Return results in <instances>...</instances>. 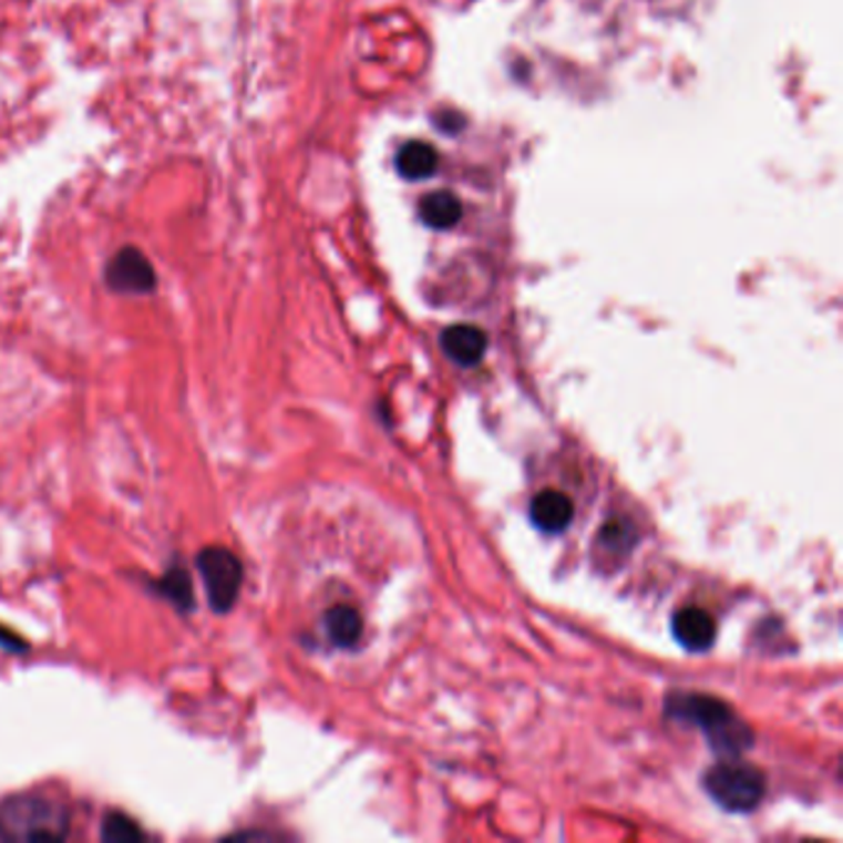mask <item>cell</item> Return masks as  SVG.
I'll use <instances>...</instances> for the list:
<instances>
[{
    "instance_id": "cell-1",
    "label": "cell",
    "mask_w": 843,
    "mask_h": 843,
    "mask_svg": "<svg viewBox=\"0 0 843 843\" xmlns=\"http://www.w3.org/2000/svg\"><path fill=\"white\" fill-rule=\"evenodd\" d=\"M70 831L65 806L40 796H18L0 806V836L16 841H58Z\"/></svg>"
},
{
    "instance_id": "cell-2",
    "label": "cell",
    "mask_w": 843,
    "mask_h": 843,
    "mask_svg": "<svg viewBox=\"0 0 843 843\" xmlns=\"http://www.w3.org/2000/svg\"><path fill=\"white\" fill-rule=\"evenodd\" d=\"M708 794L722 809L732 814H744V811L757 809L764 796V777L752 764L742 762H722L715 764L708 774L702 777Z\"/></svg>"
},
{
    "instance_id": "cell-3",
    "label": "cell",
    "mask_w": 843,
    "mask_h": 843,
    "mask_svg": "<svg viewBox=\"0 0 843 843\" xmlns=\"http://www.w3.org/2000/svg\"><path fill=\"white\" fill-rule=\"evenodd\" d=\"M198 572L206 586L208 604L216 614H228L236 606L243 586V564L226 547H206L198 554Z\"/></svg>"
},
{
    "instance_id": "cell-4",
    "label": "cell",
    "mask_w": 843,
    "mask_h": 843,
    "mask_svg": "<svg viewBox=\"0 0 843 843\" xmlns=\"http://www.w3.org/2000/svg\"><path fill=\"white\" fill-rule=\"evenodd\" d=\"M106 285L114 292L124 295H146L156 287L154 265L136 248H124L106 265Z\"/></svg>"
},
{
    "instance_id": "cell-5",
    "label": "cell",
    "mask_w": 843,
    "mask_h": 843,
    "mask_svg": "<svg viewBox=\"0 0 843 843\" xmlns=\"http://www.w3.org/2000/svg\"><path fill=\"white\" fill-rule=\"evenodd\" d=\"M666 706L670 718L698 724L706 734L734 715L722 700H715L710 696H682L680 692V696L668 698Z\"/></svg>"
},
{
    "instance_id": "cell-6",
    "label": "cell",
    "mask_w": 843,
    "mask_h": 843,
    "mask_svg": "<svg viewBox=\"0 0 843 843\" xmlns=\"http://www.w3.org/2000/svg\"><path fill=\"white\" fill-rule=\"evenodd\" d=\"M674 636L690 654H702V650H708L715 644L718 624H715V618L706 608L686 606L674 616Z\"/></svg>"
},
{
    "instance_id": "cell-7",
    "label": "cell",
    "mask_w": 843,
    "mask_h": 843,
    "mask_svg": "<svg viewBox=\"0 0 843 843\" xmlns=\"http://www.w3.org/2000/svg\"><path fill=\"white\" fill-rule=\"evenodd\" d=\"M441 347L445 357L455 361L458 367H475L483 361L487 349V337L483 329L473 325H453L441 335Z\"/></svg>"
},
{
    "instance_id": "cell-8",
    "label": "cell",
    "mask_w": 843,
    "mask_h": 843,
    "mask_svg": "<svg viewBox=\"0 0 843 843\" xmlns=\"http://www.w3.org/2000/svg\"><path fill=\"white\" fill-rule=\"evenodd\" d=\"M530 520L537 530L549 532V535H559V532L572 525L574 505L559 490H544V493L532 500Z\"/></svg>"
},
{
    "instance_id": "cell-9",
    "label": "cell",
    "mask_w": 843,
    "mask_h": 843,
    "mask_svg": "<svg viewBox=\"0 0 843 843\" xmlns=\"http://www.w3.org/2000/svg\"><path fill=\"white\" fill-rule=\"evenodd\" d=\"M419 216L429 228L448 230L463 218V203L448 191H435V194H429L421 201Z\"/></svg>"
},
{
    "instance_id": "cell-10",
    "label": "cell",
    "mask_w": 843,
    "mask_h": 843,
    "mask_svg": "<svg viewBox=\"0 0 843 843\" xmlns=\"http://www.w3.org/2000/svg\"><path fill=\"white\" fill-rule=\"evenodd\" d=\"M397 171L409 181L431 178L439 171V152L431 144L411 142L397 154Z\"/></svg>"
},
{
    "instance_id": "cell-11",
    "label": "cell",
    "mask_w": 843,
    "mask_h": 843,
    "mask_svg": "<svg viewBox=\"0 0 843 843\" xmlns=\"http://www.w3.org/2000/svg\"><path fill=\"white\" fill-rule=\"evenodd\" d=\"M325 628H327L329 641H332L335 646L351 648L361 638L364 621H361V614L357 611V608L341 604V606L329 608V611L325 614Z\"/></svg>"
},
{
    "instance_id": "cell-12",
    "label": "cell",
    "mask_w": 843,
    "mask_h": 843,
    "mask_svg": "<svg viewBox=\"0 0 843 843\" xmlns=\"http://www.w3.org/2000/svg\"><path fill=\"white\" fill-rule=\"evenodd\" d=\"M158 589L166 596L168 602H174L176 608H184V611H191L196 604L194 596V584H191V576L184 567H174L164 574V579L158 582Z\"/></svg>"
},
{
    "instance_id": "cell-13",
    "label": "cell",
    "mask_w": 843,
    "mask_h": 843,
    "mask_svg": "<svg viewBox=\"0 0 843 843\" xmlns=\"http://www.w3.org/2000/svg\"><path fill=\"white\" fill-rule=\"evenodd\" d=\"M102 836L106 841H136V839H142L144 834H142V829H138L130 816L110 814V816L104 819Z\"/></svg>"
},
{
    "instance_id": "cell-14",
    "label": "cell",
    "mask_w": 843,
    "mask_h": 843,
    "mask_svg": "<svg viewBox=\"0 0 843 843\" xmlns=\"http://www.w3.org/2000/svg\"><path fill=\"white\" fill-rule=\"evenodd\" d=\"M631 525H626L624 520H611L608 525H604L602 535H599V544H606L604 549H624V547H631V539H628V535H631Z\"/></svg>"
},
{
    "instance_id": "cell-15",
    "label": "cell",
    "mask_w": 843,
    "mask_h": 843,
    "mask_svg": "<svg viewBox=\"0 0 843 843\" xmlns=\"http://www.w3.org/2000/svg\"><path fill=\"white\" fill-rule=\"evenodd\" d=\"M0 646L8 648V650H16V654H20V650L28 648L23 638L13 636L10 631H6V628H0Z\"/></svg>"
}]
</instances>
